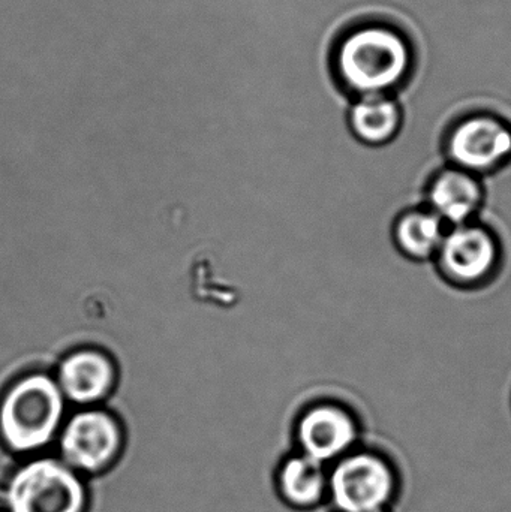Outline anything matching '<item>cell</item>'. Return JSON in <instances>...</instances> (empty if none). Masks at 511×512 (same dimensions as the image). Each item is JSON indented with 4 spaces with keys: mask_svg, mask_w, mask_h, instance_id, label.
<instances>
[{
    "mask_svg": "<svg viewBox=\"0 0 511 512\" xmlns=\"http://www.w3.org/2000/svg\"><path fill=\"white\" fill-rule=\"evenodd\" d=\"M56 456L84 478L110 471L125 448V427L107 409H84L72 415L57 436Z\"/></svg>",
    "mask_w": 511,
    "mask_h": 512,
    "instance_id": "4",
    "label": "cell"
},
{
    "mask_svg": "<svg viewBox=\"0 0 511 512\" xmlns=\"http://www.w3.org/2000/svg\"><path fill=\"white\" fill-rule=\"evenodd\" d=\"M392 468L375 454L345 457L330 475L329 493L342 512H380L395 493Z\"/></svg>",
    "mask_w": 511,
    "mask_h": 512,
    "instance_id": "7",
    "label": "cell"
},
{
    "mask_svg": "<svg viewBox=\"0 0 511 512\" xmlns=\"http://www.w3.org/2000/svg\"><path fill=\"white\" fill-rule=\"evenodd\" d=\"M428 209H431L447 227L476 222L486 200L482 177L461 168H443L432 177L428 186Z\"/></svg>",
    "mask_w": 511,
    "mask_h": 512,
    "instance_id": "9",
    "label": "cell"
},
{
    "mask_svg": "<svg viewBox=\"0 0 511 512\" xmlns=\"http://www.w3.org/2000/svg\"><path fill=\"white\" fill-rule=\"evenodd\" d=\"M449 282L465 288L492 282L503 264V245L492 228L471 222L449 228L437 258Z\"/></svg>",
    "mask_w": 511,
    "mask_h": 512,
    "instance_id": "6",
    "label": "cell"
},
{
    "mask_svg": "<svg viewBox=\"0 0 511 512\" xmlns=\"http://www.w3.org/2000/svg\"><path fill=\"white\" fill-rule=\"evenodd\" d=\"M413 51L398 30L384 24H363L336 45L333 69L345 95L393 96L410 77Z\"/></svg>",
    "mask_w": 511,
    "mask_h": 512,
    "instance_id": "1",
    "label": "cell"
},
{
    "mask_svg": "<svg viewBox=\"0 0 511 512\" xmlns=\"http://www.w3.org/2000/svg\"><path fill=\"white\" fill-rule=\"evenodd\" d=\"M57 384L63 396L77 405H92L107 399L116 384V367L104 352L81 349L62 361Z\"/></svg>",
    "mask_w": 511,
    "mask_h": 512,
    "instance_id": "10",
    "label": "cell"
},
{
    "mask_svg": "<svg viewBox=\"0 0 511 512\" xmlns=\"http://www.w3.org/2000/svg\"><path fill=\"white\" fill-rule=\"evenodd\" d=\"M63 415L57 381L42 373L24 376L0 399V442L14 456H38L56 441Z\"/></svg>",
    "mask_w": 511,
    "mask_h": 512,
    "instance_id": "2",
    "label": "cell"
},
{
    "mask_svg": "<svg viewBox=\"0 0 511 512\" xmlns=\"http://www.w3.org/2000/svg\"><path fill=\"white\" fill-rule=\"evenodd\" d=\"M329 481L323 463L306 454L288 460L279 475L282 495L291 505L300 508L314 507L321 502L329 492Z\"/></svg>",
    "mask_w": 511,
    "mask_h": 512,
    "instance_id": "13",
    "label": "cell"
},
{
    "mask_svg": "<svg viewBox=\"0 0 511 512\" xmlns=\"http://www.w3.org/2000/svg\"><path fill=\"white\" fill-rule=\"evenodd\" d=\"M402 128L404 113L393 96H366L348 107V132L363 146H389L402 134Z\"/></svg>",
    "mask_w": 511,
    "mask_h": 512,
    "instance_id": "11",
    "label": "cell"
},
{
    "mask_svg": "<svg viewBox=\"0 0 511 512\" xmlns=\"http://www.w3.org/2000/svg\"><path fill=\"white\" fill-rule=\"evenodd\" d=\"M297 438L303 454L324 465L353 448L359 438V429L347 409L333 403H321L300 417Z\"/></svg>",
    "mask_w": 511,
    "mask_h": 512,
    "instance_id": "8",
    "label": "cell"
},
{
    "mask_svg": "<svg viewBox=\"0 0 511 512\" xmlns=\"http://www.w3.org/2000/svg\"><path fill=\"white\" fill-rule=\"evenodd\" d=\"M450 165L483 177L511 162V126L489 113H473L450 126L444 137Z\"/></svg>",
    "mask_w": 511,
    "mask_h": 512,
    "instance_id": "5",
    "label": "cell"
},
{
    "mask_svg": "<svg viewBox=\"0 0 511 512\" xmlns=\"http://www.w3.org/2000/svg\"><path fill=\"white\" fill-rule=\"evenodd\" d=\"M449 227L431 209L402 213L393 227V240L402 255L413 261L437 258Z\"/></svg>",
    "mask_w": 511,
    "mask_h": 512,
    "instance_id": "12",
    "label": "cell"
},
{
    "mask_svg": "<svg viewBox=\"0 0 511 512\" xmlns=\"http://www.w3.org/2000/svg\"><path fill=\"white\" fill-rule=\"evenodd\" d=\"M86 478L56 454L21 460L6 480L3 512H87Z\"/></svg>",
    "mask_w": 511,
    "mask_h": 512,
    "instance_id": "3",
    "label": "cell"
}]
</instances>
